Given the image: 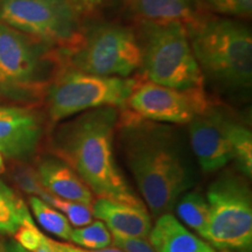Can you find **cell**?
I'll list each match as a JSON object with an SVG mask.
<instances>
[{
    "mask_svg": "<svg viewBox=\"0 0 252 252\" xmlns=\"http://www.w3.org/2000/svg\"><path fill=\"white\" fill-rule=\"evenodd\" d=\"M31 216L24 201L0 181V234L14 235L26 217Z\"/></svg>",
    "mask_w": 252,
    "mask_h": 252,
    "instance_id": "cell-18",
    "label": "cell"
},
{
    "mask_svg": "<svg viewBox=\"0 0 252 252\" xmlns=\"http://www.w3.org/2000/svg\"><path fill=\"white\" fill-rule=\"evenodd\" d=\"M209 222L204 241L217 250L250 252L252 195L247 179L224 174L208 188Z\"/></svg>",
    "mask_w": 252,
    "mask_h": 252,
    "instance_id": "cell-5",
    "label": "cell"
},
{
    "mask_svg": "<svg viewBox=\"0 0 252 252\" xmlns=\"http://www.w3.org/2000/svg\"><path fill=\"white\" fill-rule=\"evenodd\" d=\"M0 252H2V250H1V249H0Z\"/></svg>",
    "mask_w": 252,
    "mask_h": 252,
    "instance_id": "cell-32",
    "label": "cell"
},
{
    "mask_svg": "<svg viewBox=\"0 0 252 252\" xmlns=\"http://www.w3.org/2000/svg\"><path fill=\"white\" fill-rule=\"evenodd\" d=\"M15 242L27 251H35L41 245L45 244L46 236L40 231L39 228L34 224L32 216L24 220L21 225L14 232Z\"/></svg>",
    "mask_w": 252,
    "mask_h": 252,
    "instance_id": "cell-23",
    "label": "cell"
},
{
    "mask_svg": "<svg viewBox=\"0 0 252 252\" xmlns=\"http://www.w3.org/2000/svg\"><path fill=\"white\" fill-rule=\"evenodd\" d=\"M70 242L86 249H104L112 245V235L105 223L97 220L90 224L72 229Z\"/></svg>",
    "mask_w": 252,
    "mask_h": 252,
    "instance_id": "cell-21",
    "label": "cell"
},
{
    "mask_svg": "<svg viewBox=\"0 0 252 252\" xmlns=\"http://www.w3.org/2000/svg\"><path fill=\"white\" fill-rule=\"evenodd\" d=\"M5 172V162H4V157L0 153V174Z\"/></svg>",
    "mask_w": 252,
    "mask_h": 252,
    "instance_id": "cell-30",
    "label": "cell"
},
{
    "mask_svg": "<svg viewBox=\"0 0 252 252\" xmlns=\"http://www.w3.org/2000/svg\"><path fill=\"white\" fill-rule=\"evenodd\" d=\"M41 200H43L53 208L58 209L59 212H61L63 215L67 217L69 223L71 225L76 226V228L90 224L94 220L91 206H87V204L80 202H74V201L63 200V198L53 196L49 193H47L45 197L41 198Z\"/></svg>",
    "mask_w": 252,
    "mask_h": 252,
    "instance_id": "cell-22",
    "label": "cell"
},
{
    "mask_svg": "<svg viewBox=\"0 0 252 252\" xmlns=\"http://www.w3.org/2000/svg\"><path fill=\"white\" fill-rule=\"evenodd\" d=\"M30 206L37 223L49 234L63 241L70 242L72 226L67 217L40 197L31 196Z\"/></svg>",
    "mask_w": 252,
    "mask_h": 252,
    "instance_id": "cell-19",
    "label": "cell"
},
{
    "mask_svg": "<svg viewBox=\"0 0 252 252\" xmlns=\"http://www.w3.org/2000/svg\"><path fill=\"white\" fill-rule=\"evenodd\" d=\"M137 82L128 77L99 76L67 69L53 78L47 89L52 122L59 123L91 109L124 108Z\"/></svg>",
    "mask_w": 252,
    "mask_h": 252,
    "instance_id": "cell-6",
    "label": "cell"
},
{
    "mask_svg": "<svg viewBox=\"0 0 252 252\" xmlns=\"http://www.w3.org/2000/svg\"><path fill=\"white\" fill-rule=\"evenodd\" d=\"M94 217L105 223L115 234L147 238L152 229V217L143 202L130 203L98 197L91 204Z\"/></svg>",
    "mask_w": 252,
    "mask_h": 252,
    "instance_id": "cell-13",
    "label": "cell"
},
{
    "mask_svg": "<svg viewBox=\"0 0 252 252\" xmlns=\"http://www.w3.org/2000/svg\"><path fill=\"white\" fill-rule=\"evenodd\" d=\"M229 119L210 106L188 123L191 151L203 172H217L234 160L228 134Z\"/></svg>",
    "mask_w": 252,
    "mask_h": 252,
    "instance_id": "cell-11",
    "label": "cell"
},
{
    "mask_svg": "<svg viewBox=\"0 0 252 252\" xmlns=\"http://www.w3.org/2000/svg\"><path fill=\"white\" fill-rule=\"evenodd\" d=\"M156 252H217L215 248L186 228L171 213L157 217L149 234Z\"/></svg>",
    "mask_w": 252,
    "mask_h": 252,
    "instance_id": "cell-15",
    "label": "cell"
},
{
    "mask_svg": "<svg viewBox=\"0 0 252 252\" xmlns=\"http://www.w3.org/2000/svg\"><path fill=\"white\" fill-rule=\"evenodd\" d=\"M47 243H48L50 250L53 252H123L121 249L116 247H109L104 249H86L82 247H77V245H72L68 243H61V242L54 241L47 237Z\"/></svg>",
    "mask_w": 252,
    "mask_h": 252,
    "instance_id": "cell-27",
    "label": "cell"
},
{
    "mask_svg": "<svg viewBox=\"0 0 252 252\" xmlns=\"http://www.w3.org/2000/svg\"><path fill=\"white\" fill-rule=\"evenodd\" d=\"M76 7H84V8H90L94 7V6L99 5L103 0H70Z\"/></svg>",
    "mask_w": 252,
    "mask_h": 252,
    "instance_id": "cell-29",
    "label": "cell"
},
{
    "mask_svg": "<svg viewBox=\"0 0 252 252\" xmlns=\"http://www.w3.org/2000/svg\"><path fill=\"white\" fill-rule=\"evenodd\" d=\"M174 208L179 219L204 239L209 222V204L206 196L197 190L186 191L178 198Z\"/></svg>",
    "mask_w": 252,
    "mask_h": 252,
    "instance_id": "cell-17",
    "label": "cell"
},
{
    "mask_svg": "<svg viewBox=\"0 0 252 252\" xmlns=\"http://www.w3.org/2000/svg\"><path fill=\"white\" fill-rule=\"evenodd\" d=\"M41 184L47 193L63 200L87 206L94 203V195L86 182L60 158H47L37 167Z\"/></svg>",
    "mask_w": 252,
    "mask_h": 252,
    "instance_id": "cell-14",
    "label": "cell"
},
{
    "mask_svg": "<svg viewBox=\"0 0 252 252\" xmlns=\"http://www.w3.org/2000/svg\"><path fill=\"white\" fill-rule=\"evenodd\" d=\"M69 62L70 68L88 74L127 77L141 68L139 39L122 25H96L75 39Z\"/></svg>",
    "mask_w": 252,
    "mask_h": 252,
    "instance_id": "cell-7",
    "label": "cell"
},
{
    "mask_svg": "<svg viewBox=\"0 0 252 252\" xmlns=\"http://www.w3.org/2000/svg\"><path fill=\"white\" fill-rule=\"evenodd\" d=\"M217 13L228 17H248L252 12V0H206Z\"/></svg>",
    "mask_w": 252,
    "mask_h": 252,
    "instance_id": "cell-24",
    "label": "cell"
},
{
    "mask_svg": "<svg viewBox=\"0 0 252 252\" xmlns=\"http://www.w3.org/2000/svg\"><path fill=\"white\" fill-rule=\"evenodd\" d=\"M220 252H231V251H226V250H223V251H220Z\"/></svg>",
    "mask_w": 252,
    "mask_h": 252,
    "instance_id": "cell-31",
    "label": "cell"
},
{
    "mask_svg": "<svg viewBox=\"0 0 252 252\" xmlns=\"http://www.w3.org/2000/svg\"><path fill=\"white\" fill-rule=\"evenodd\" d=\"M135 14L151 23L195 24L200 0H126Z\"/></svg>",
    "mask_w": 252,
    "mask_h": 252,
    "instance_id": "cell-16",
    "label": "cell"
},
{
    "mask_svg": "<svg viewBox=\"0 0 252 252\" xmlns=\"http://www.w3.org/2000/svg\"><path fill=\"white\" fill-rule=\"evenodd\" d=\"M189 39L202 75L230 89L251 86L252 35L248 26L231 19H208L194 24Z\"/></svg>",
    "mask_w": 252,
    "mask_h": 252,
    "instance_id": "cell-3",
    "label": "cell"
},
{
    "mask_svg": "<svg viewBox=\"0 0 252 252\" xmlns=\"http://www.w3.org/2000/svg\"><path fill=\"white\" fill-rule=\"evenodd\" d=\"M52 56L42 42L0 23V96H33L52 82Z\"/></svg>",
    "mask_w": 252,
    "mask_h": 252,
    "instance_id": "cell-8",
    "label": "cell"
},
{
    "mask_svg": "<svg viewBox=\"0 0 252 252\" xmlns=\"http://www.w3.org/2000/svg\"><path fill=\"white\" fill-rule=\"evenodd\" d=\"M228 134L231 143L234 160L247 178L252 174V133L247 126L229 119Z\"/></svg>",
    "mask_w": 252,
    "mask_h": 252,
    "instance_id": "cell-20",
    "label": "cell"
},
{
    "mask_svg": "<svg viewBox=\"0 0 252 252\" xmlns=\"http://www.w3.org/2000/svg\"><path fill=\"white\" fill-rule=\"evenodd\" d=\"M2 252H53V251L50 250L49 245H48V243H47V238H46L45 244L41 245V247L37 249V250H35V251H27V250H25L24 248H21L20 245L17 243V244L8 245V247L6 248Z\"/></svg>",
    "mask_w": 252,
    "mask_h": 252,
    "instance_id": "cell-28",
    "label": "cell"
},
{
    "mask_svg": "<svg viewBox=\"0 0 252 252\" xmlns=\"http://www.w3.org/2000/svg\"><path fill=\"white\" fill-rule=\"evenodd\" d=\"M0 20L46 43H72L80 35L77 7L70 0H1Z\"/></svg>",
    "mask_w": 252,
    "mask_h": 252,
    "instance_id": "cell-9",
    "label": "cell"
},
{
    "mask_svg": "<svg viewBox=\"0 0 252 252\" xmlns=\"http://www.w3.org/2000/svg\"><path fill=\"white\" fill-rule=\"evenodd\" d=\"M42 135V122L33 110L0 106V153L25 159L35 152Z\"/></svg>",
    "mask_w": 252,
    "mask_h": 252,
    "instance_id": "cell-12",
    "label": "cell"
},
{
    "mask_svg": "<svg viewBox=\"0 0 252 252\" xmlns=\"http://www.w3.org/2000/svg\"><path fill=\"white\" fill-rule=\"evenodd\" d=\"M118 122V108L111 106L78 113L61 123L53 149L98 197L138 203L141 201L116 163L113 144Z\"/></svg>",
    "mask_w": 252,
    "mask_h": 252,
    "instance_id": "cell-2",
    "label": "cell"
},
{
    "mask_svg": "<svg viewBox=\"0 0 252 252\" xmlns=\"http://www.w3.org/2000/svg\"><path fill=\"white\" fill-rule=\"evenodd\" d=\"M112 244L121 249L123 252H156L152 245L146 238L130 237L111 232Z\"/></svg>",
    "mask_w": 252,
    "mask_h": 252,
    "instance_id": "cell-26",
    "label": "cell"
},
{
    "mask_svg": "<svg viewBox=\"0 0 252 252\" xmlns=\"http://www.w3.org/2000/svg\"><path fill=\"white\" fill-rule=\"evenodd\" d=\"M14 180L17 182L19 187L26 191L27 194L32 196H36L40 198L45 197L47 191L41 184L37 172L32 171L30 168H20L15 173Z\"/></svg>",
    "mask_w": 252,
    "mask_h": 252,
    "instance_id": "cell-25",
    "label": "cell"
},
{
    "mask_svg": "<svg viewBox=\"0 0 252 252\" xmlns=\"http://www.w3.org/2000/svg\"><path fill=\"white\" fill-rule=\"evenodd\" d=\"M117 130L125 162L151 214L159 217L171 213L194 184L174 128L126 111Z\"/></svg>",
    "mask_w": 252,
    "mask_h": 252,
    "instance_id": "cell-1",
    "label": "cell"
},
{
    "mask_svg": "<svg viewBox=\"0 0 252 252\" xmlns=\"http://www.w3.org/2000/svg\"><path fill=\"white\" fill-rule=\"evenodd\" d=\"M139 43L141 68L152 83L178 90L202 88L203 75L186 25L145 21Z\"/></svg>",
    "mask_w": 252,
    "mask_h": 252,
    "instance_id": "cell-4",
    "label": "cell"
},
{
    "mask_svg": "<svg viewBox=\"0 0 252 252\" xmlns=\"http://www.w3.org/2000/svg\"><path fill=\"white\" fill-rule=\"evenodd\" d=\"M126 105L141 118L171 124H188L210 108L202 88L178 90L152 82L135 87Z\"/></svg>",
    "mask_w": 252,
    "mask_h": 252,
    "instance_id": "cell-10",
    "label": "cell"
}]
</instances>
